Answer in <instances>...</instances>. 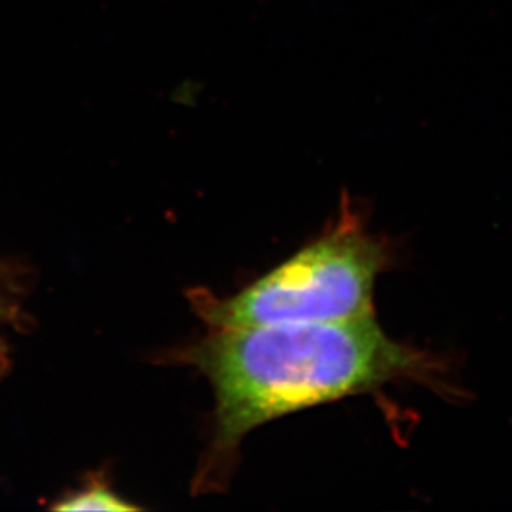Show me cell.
<instances>
[{
    "mask_svg": "<svg viewBox=\"0 0 512 512\" xmlns=\"http://www.w3.org/2000/svg\"><path fill=\"white\" fill-rule=\"evenodd\" d=\"M184 357L214 388V436L203 483L223 481L242 440L259 426L390 383L436 385L441 367L393 340L372 317L342 322L211 329Z\"/></svg>",
    "mask_w": 512,
    "mask_h": 512,
    "instance_id": "cell-1",
    "label": "cell"
},
{
    "mask_svg": "<svg viewBox=\"0 0 512 512\" xmlns=\"http://www.w3.org/2000/svg\"><path fill=\"white\" fill-rule=\"evenodd\" d=\"M390 249L343 206L329 231L237 294L194 290L191 302L211 329L342 322L375 315L373 292Z\"/></svg>",
    "mask_w": 512,
    "mask_h": 512,
    "instance_id": "cell-2",
    "label": "cell"
},
{
    "mask_svg": "<svg viewBox=\"0 0 512 512\" xmlns=\"http://www.w3.org/2000/svg\"><path fill=\"white\" fill-rule=\"evenodd\" d=\"M54 509L57 511H138L136 506L126 503L125 499H121L100 484L68 496L55 504Z\"/></svg>",
    "mask_w": 512,
    "mask_h": 512,
    "instance_id": "cell-3",
    "label": "cell"
},
{
    "mask_svg": "<svg viewBox=\"0 0 512 512\" xmlns=\"http://www.w3.org/2000/svg\"><path fill=\"white\" fill-rule=\"evenodd\" d=\"M4 367V352H2V348H0V368Z\"/></svg>",
    "mask_w": 512,
    "mask_h": 512,
    "instance_id": "cell-4",
    "label": "cell"
}]
</instances>
